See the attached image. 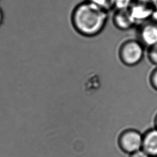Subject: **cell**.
<instances>
[{"instance_id": "6da1fadb", "label": "cell", "mask_w": 157, "mask_h": 157, "mask_svg": "<svg viewBox=\"0 0 157 157\" xmlns=\"http://www.w3.org/2000/svg\"><path fill=\"white\" fill-rule=\"evenodd\" d=\"M108 17L109 12L89 0H84L73 8L71 13V22L78 34L83 36L93 37L104 29Z\"/></svg>"}, {"instance_id": "7a4b0ae2", "label": "cell", "mask_w": 157, "mask_h": 157, "mask_svg": "<svg viewBox=\"0 0 157 157\" xmlns=\"http://www.w3.org/2000/svg\"><path fill=\"white\" fill-rule=\"evenodd\" d=\"M128 10L139 25L151 19L155 8L151 0H133Z\"/></svg>"}, {"instance_id": "3957f363", "label": "cell", "mask_w": 157, "mask_h": 157, "mask_svg": "<svg viewBox=\"0 0 157 157\" xmlns=\"http://www.w3.org/2000/svg\"><path fill=\"white\" fill-rule=\"evenodd\" d=\"M140 34L142 41L149 46L157 44V21L150 19L140 25Z\"/></svg>"}, {"instance_id": "277c9868", "label": "cell", "mask_w": 157, "mask_h": 157, "mask_svg": "<svg viewBox=\"0 0 157 157\" xmlns=\"http://www.w3.org/2000/svg\"><path fill=\"white\" fill-rule=\"evenodd\" d=\"M112 15V22L115 27L121 30L129 29L137 25L129 10H114Z\"/></svg>"}, {"instance_id": "5b68a950", "label": "cell", "mask_w": 157, "mask_h": 157, "mask_svg": "<svg viewBox=\"0 0 157 157\" xmlns=\"http://www.w3.org/2000/svg\"><path fill=\"white\" fill-rule=\"evenodd\" d=\"M124 61L129 64H134L139 61L143 55L142 46L136 42L131 41L127 43L123 49Z\"/></svg>"}, {"instance_id": "8992f818", "label": "cell", "mask_w": 157, "mask_h": 157, "mask_svg": "<svg viewBox=\"0 0 157 157\" xmlns=\"http://www.w3.org/2000/svg\"><path fill=\"white\" fill-rule=\"evenodd\" d=\"M123 149L129 153H134L140 150L143 145L141 136L136 132H129L125 134L121 140Z\"/></svg>"}, {"instance_id": "52a82bcc", "label": "cell", "mask_w": 157, "mask_h": 157, "mask_svg": "<svg viewBox=\"0 0 157 157\" xmlns=\"http://www.w3.org/2000/svg\"><path fill=\"white\" fill-rule=\"evenodd\" d=\"M144 151L149 155L157 156V130H153L147 134L143 139Z\"/></svg>"}, {"instance_id": "ba28073f", "label": "cell", "mask_w": 157, "mask_h": 157, "mask_svg": "<svg viewBox=\"0 0 157 157\" xmlns=\"http://www.w3.org/2000/svg\"><path fill=\"white\" fill-rule=\"evenodd\" d=\"M96 6L109 12L114 9L115 0H89Z\"/></svg>"}, {"instance_id": "9c48e42d", "label": "cell", "mask_w": 157, "mask_h": 157, "mask_svg": "<svg viewBox=\"0 0 157 157\" xmlns=\"http://www.w3.org/2000/svg\"><path fill=\"white\" fill-rule=\"evenodd\" d=\"M133 0H115L114 10H126L131 5Z\"/></svg>"}, {"instance_id": "30bf717a", "label": "cell", "mask_w": 157, "mask_h": 157, "mask_svg": "<svg viewBox=\"0 0 157 157\" xmlns=\"http://www.w3.org/2000/svg\"><path fill=\"white\" fill-rule=\"evenodd\" d=\"M149 155L144 150H138L133 153L132 157H149Z\"/></svg>"}, {"instance_id": "8fae6325", "label": "cell", "mask_w": 157, "mask_h": 157, "mask_svg": "<svg viewBox=\"0 0 157 157\" xmlns=\"http://www.w3.org/2000/svg\"><path fill=\"white\" fill-rule=\"evenodd\" d=\"M151 56L152 60L157 63V44L153 46L152 51L151 53Z\"/></svg>"}, {"instance_id": "7c38bea8", "label": "cell", "mask_w": 157, "mask_h": 157, "mask_svg": "<svg viewBox=\"0 0 157 157\" xmlns=\"http://www.w3.org/2000/svg\"><path fill=\"white\" fill-rule=\"evenodd\" d=\"M3 20H4V13H3L2 10L0 7V26L2 25Z\"/></svg>"}, {"instance_id": "4fadbf2b", "label": "cell", "mask_w": 157, "mask_h": 157, "mask_svg": "<svg viewBox=\"0 0 157 157\" xmlns=\"http://www.w3.org/2000/svg\"><path fill=\"white\" fill-rule=\"evenodd\" d=\"M151 1L152 2L154 8H155L154 12L157 13V0H151Z\"/></svg>"}, {"instance_id": "5bb4252c", "label": "cell", "mask_w": 157, "mask_h": 157, "mask_svg": "<svg viewBox=\"0 0 157 157\" xmlns=\"http://www.w3.org/2000/svg\"><path fill=\"white\" fill-rule=\"evenodd\" d=\"M153 82L155 85L157 86V72L155 73L154 77H153Z\"/></svg>"}]
</instances>
